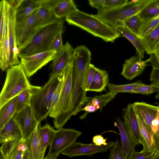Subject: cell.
<instances>
[{
  "label": "cell",
  "instance_id": "816d5d0a",
  "mask_svg": "<svg viewBox=\"0 0 159 159\" xmlns=\"http://www.w3.org/2000/svg\"><path fill=\"white\" fill-rule=\"evenodd\" d=\"M6 1L10 7L17 10L22 2L23 0H9Z\"/></svg>",
  "mask_w": 159,
  "mask_h": 159
},
{
  "label": "cell",
  "instance_id": "7a4b0ae2",
  "mask_svg": "<svg viewBox=\"0 0 159 159\" xmlns=\"http://www.w3.org/2000/svg\"><path fill=\"white\" fill-rule=\"evenodd\" d=\"M68 24L80 28L106 42H113L120 36L116 29L96 17L78 10L65 17Z\"/></svg>",
  "mask_w": 159,
  "mask_h": 159
},
{
  "label": "cell",
  "instance_id": "11a10c76",
  "mask_svg": "<svg viewBox=\"0 0 159 159\" xmlns=\"http://www.w3.org/2000/svg\"><path fill=\"white\" fill-rule=\"evenodd\" d=\"M57 157H49L48 155L46 157L43 159H57Z\"/></svg>",
  "mask_w": 159,
  "mask_h": 159
},
{
  "label": "cell",
  "instance_id": "f1b7e54d",
  "mask_svg": "<svg viewBox=\"0 0 159 159\" xmlns=\"http://www.w3.org/2000/svg\"><path fill=\"white\" fill-rule=\"evenodd\" d=\"M37 128L28 139L29 152L31 159H43L42 157L41 147Z\"/></svg>",
  "mask_w": 159,
  "mask_h": 159
},
{
  "label": "cell",
  "instance_id": "7bdbcfd3",
  "mask_svg": "<svg viewBox=\"0 0 159 159\" xmlns=\"http://www.w3.org/2000/svg\"><path fill=\"white\" fill-rule=\"evenodd\" d=\"M127 0H105L102 9H112L121 6L128 2Z\"/></svg>",
  "mask_w": 159,
  "mask_h": 159
},
{
  "label": "cell",
  "instance_id": "83f0119b",
  "mask_svg": "<svg viewBox=\"0 0 159 159\" xmlns=\"http://www.w3.org/2000/svg\"><path fill=\"white\" fill-rule=\"evenodd\" d=\"M18 96L13 98L0 108V129L16 113Z\"/></svg>",
  "mask_w": 159,
  "mask_h": 159
},
{
  "label": "cell",
  "instance_id": "d590c367",
  "mask_svg": "<svg viewBox=\"0 0 159 159\" xmlns=\"http://www.w3.org/2000/svg\"><path fill=\"white\" fill-rule=\"evenodd\" d=\"M159 24V16L150 20L143 22L139 35L142 38L149 34Z\"/></svg>",
  "mask_w": 159,
  "mask_h": 159
},
{
  "label": "cell",
  "instance_id": "d4e9b609",
  "mask_svg": "<svg viewBox=\"0 0 159 159\" xmlns=\"http://www.w3.org/2000/svg\"><path fill=\"white\" fill-rule=\"evenodd\" d=\"M141 39L147 54H159V24Z\"/></svg>",
  "mask_w": 159,
  "mask_h": 159
},
{
  "label": "cell",
  "instance_id": "ba28073f",
  "mask_svg": "<svg viewBox=\"0 0 159 159\" xmlns=\"http://www.w3.org/2000/svg\"><path fill=\"white\" fill-rule=\"evenodd\" d=\"M82 134L74 129L61 128L56 130L53 140L50 145L48 156L57 157L67 147L75 142Z\"/></svg>",
  "mask_w": 159,
  "mask_h": 159
},
{
  "label": "cell",
  "instance_id": "ee69618b",
  "mask_svg": "<svg viewBox=\"0 0 159 159\" xmlns=\"http://www.w3.org/2000/svg\"><path fill=\"white\" fill-rule=\"evenodd\" d=\"M63 78V76L62 79L52 95L51 102L50 113L52 110L58 100L62 86Z\"/></svg>",
  "mask_w": 159,
  "mask_h": 159
},
{
  "label": "cell",
  "instance_id": "603a6c76",
  "mask_svg": "<svg viewBox=\"0 0 159 159\" xmlns=\"http://www.w3.org/2000/svg\"><path fill=\"white\" fill-rule=\"evenodd\" d=\"M116 29L120 36L126 38L134 46L138 55L143 58L146 52L141 38L124 26L118 27Z\"/></svg>",
  "mask_w": 159,
  "mask_h": 159
},
{
  "label": "cell",
  "instance_id": "e0dca14e",
  "mask_svg": "<svg viewBox=\"0 0 159 159\" xmlns=\"http://www.w3.org/2000/svg\"><path fill=\"white\" fill-rule=\"evenodd\" d=\"M140 132L144 151L159 152V140L149 126L137 114Z\"/></svg>",
  "mask_w": 159,
  "mask_h": 159
},
{
  "label": "cell",
  "instance_id": "ab89813d",
  "mask_svg": "<svg viewBox=\"0 0 159 159\" xmlns=\"http://www.w3.org/2000/svg\"><path fill=\"white\" fill-rule=\"evenodd\" d=\"M63 30L57 33L52 39L48 48V50L59 51L63 47L62 34Z\"/></svg>",
  "mask_w": 159,
  "mask_h": 159
},
{
  "label": "cell",
  "instance_id": "f35d334b",
  "mask_svg": "<svg viewBox=\"0 0 159 159\" xmlns=\"http://www.w3.org/2000/svg\"><path fill=\"white\" fill-rule=\"evenodd\" d=\"M22 137L11 139L1 143L0 150L2 152L6 159Z\"/></svg>",
  "mask_w": 159,
  "mask_h": 159
},
{
  "label": "cell",
  "instance_id": "9a60e30c",
  "mask_svg": "<svg viewBox=\"0 0 159 159\" xmlns=\"http://www.w3.org/2000/svg\"><path fill=\"white\" fill-rule=\"evenodd\" d=\"M59 1L40 0V5L37 9L34 21V26L36 29L59 19L56 18L52 10Z\"/></svg>",
  "mask_w": 159,
  "mask_h": 159
},
{
  "label": "cell",
  "instance_id": "52a82bcc",
  "mask_svg": "<svg viewBox=\"0 0 159 159\" xmlns=\"http://www.w3.org/2000/svg\"><path fill=\"white\" fill-rule=\"evenodd\" d=\"M143 5L139 0H131L116 8L109 9H101L94 15L97 18L116 29L123 26L124 22L138 14L143 9Z\"/></svg>",
  "mask_w": 159,
  "mask_h": 159
},
{
  "label": "cell",
  "instance_id": "9f6ffc18",
  "mask_svg": "<svg viewBox=\"0 0 159 159\" xmlns=\"http://www.w3.org/2000/svg\"><path fill=\"white\" fill-rule=\"evenodd\" d=\"M0 159H6L2 152L0 150Z\"/></svg>",
  "mask_w": 159,
  "mask_h": 159
},
{
  "label": "cell",
  "instance_id": "4dcf8cb0",
  "mask_svg": "<svg viewBox=\"0 0 159 159\" xmlns=\"http://www.w3.org/2000/svg\"><path fill=\"white\" fill-rule=\"evenodd\" d=\"M117 94L108 92L105 94L93 97H87L86 103L91 102L95 106L97 111L99 110L101 111L103 107L115 98Z\"/></svg>",
  "mask_w": 159,
  "mask_h": 159
},
{
  "label": "cell",
  "instance_id": "3957f363",
  "mask_svg": "<svg viewBox=\"0 0 159 159\" xmlns=\"http://www.w3.org/2000/svg\"><path fill=\"white\" fill-rule=\"evenodd\" d=\"M63 77V73L48 81L42 87L31 86L30 106L37 120L46 119L50 111L52 95Z\"/></svg>",
  "mask_w": 159,
  "mask_h": 159
},
{
  "label": "cell",
  "instance_id": "8992f818",
  "mask_svg": "<svg viewBox=\"0 0 159 159\" xmlns=\"http://www.w3.org/2000/svg\"><path fill=\"white\" fill-rule=\"evenodd\" d=\"M27 77L20 64L7 70L6 79L0 95V108L24 90L31 87L32 85Z\"/></svg>",
  "mask_w": 159,
  "mask_h": 159
},
{
  "label": "cell",
  "instance_id": "74e56055",
  "mask_svg": "<svg viewBox=\"0 0 159 159\" xmlns=\"http://www.w3.org/2000/svg\"><path fill=\"white\" fill-rule=\"evenodd\" d=\"M159 153L155 152L144 151L137 152L133 150L129 155L127 159H154Z\"/></svg>",
  "mask_w": 159,
  "mask_h": 159
},
{
  "label": "cell",
  "instance_id": "f6af8a7d",
  "mask_svg": "<svg viewBox=\"0 0 159 159\" xmlns=\"http://www.w3.org/2000/svg\"><path fill=\"white\" fill-rule=\"evenodd\" d=\"M149 127L159 140V110Z\"/></svg>",
  "mask_w": 159,
  "mask_h": 159
},
{
  "label": "cell",
  "instance_id": "4fadbf2b",
  "mask_svg": "<svg viewBox=\"0 0 159 159\" xmlns=\"http://www.w3.org/2000/svg\"><path fill=\"white\" fill-rule=\"evenodd\" d=\"M37 9L22 21L16 22V34L19 49L29 41L37 30L34 26V21Z\"/></svg>",
  "mask_w": 159,
  "mask_h": 159
},
{
  "label": "cell",
  "instance_id": "681fc988",
  "mask_svg": "<svg viewBox=\"0 0 159 159\" xmlns=\"http://www.w3.org/2000/svg\"><path fill=\"white\" fill-rule=\"evenodd\" d=\"M105 0H88L90 5L98 10L102 8Z\"/></svg>",
  "mask_w": 159,
  "mask_h": 159
},
{
  "label": "cell",
  "instance_id": "2e32d148",
  "mask_svg": "<svg viewBox=\"0 0 159 159\" xmlns=\"http://www.w3.org/2000/svg\"><path fill=\"white\" fill-rule=\"evenodd\" d=\"M124 122L136 146L142 144L137 114L132 104H129L124 109Z\"/></svg>",
  "mask_w": 159,
  "mask_h": 159
},
{
  "label": "cell",
  "instance_id": "1f68e13d",
  "mask_svg": "<svg viewBox=\"0 0 159 159\" xmlns=\"http://www.w3.org/2000/svg\"><path fill=\"white\" fill-rule=\"evenodd\" d=\"M29 151L28 140L22 137L13 149L7 159H22L24 153Z\"/></svg>",
  "mask_w": 159,
  "mask_h": 159
},
{
  "label": "cell",
  "instance_id": "484cf974",
  "mask_svg": "<svg viewBox=\"0 0 159 159\" xmlns=\"http://www.w3.org/2000/svg\"><path fill=\"white\" fill-rule=\"evenodd\" d=\"M108 75L104 70L97 68L93 80L87 91L101 92L108 84Z\"/></svg>",
  "mask_w": 159,
  "mask_h": 159
},
{
  "label": "cell",
  "instance_id": "db71d44e",
  "mask_svg": "<svg viewBox=\"0 0 159 159\" xmlns=\"http://www.w3.org/2000/svg\"><path fill=\"white\" fill-rule=\"evenodd\" d=\"M22 159H31L29 151L25 152L24 153Z\"/></svg>",
  "mask_w": 159,
  "mask_h": 159
},
{
  "label": "cell",
  "instance_id": "f5cc1de1",
  "mask_svg": "<svg viewBox=\"0 0 159 159\" xmlns=\"http://www.w3.org/2000/svg\"><path fill=\"white\" fill-rule=\"evenodd\" d=\"M150 85L159 91V82H151Z\"/></svg>",
  "mask_w": 159,
  "mask_h": 159
},
{
  "label": "cell",
  "instance_id": "5bb4252c",
  "mask_svg": "<svg viewBox=\"0 0 159 159\" xmlns=\"http://www.w3.org/2000/svg\"><path fill=\"white\" fill-rule=\"evenodd\" d=\"M74 49L70 43L66 42L57 52L51 66L52 71L49 79L62 73L65 68L72 61Z\"/></svg>",
  "mask_w": 159,
  "mask_h": 159
},
{
  "label": "cell",
  "instance_id": "44dd1931",
  "mask_svg": "<svg viewBox=\"0 0 159 159\" xmlns=\"http://www.w3.org/2000/svg\"><path fill=\"white\" fill-rule=\"evenodd\" d=\"M56 131V130L47 123L38 129L41 154L43 158H44V156L46 148L52 143Z\"/></svg>",
  "mask_w": 159,
  "mask_h": 159
},
{
  "label": "cell",
  "instance_id": "ac0fdd59",
  "mask_svg": "<svg viewBox=\"0 0 159 159\" xmlns=\"http://www.w3.org/2000/svg\"><path fill=\"white\" fill-rule=\"evenodd\" d=\"M139 55L133 56L126 60L123 65L121 75L131 80L140 75L149 62L148 59L143 61Z\"/></svg>",
  "mask_w": 159,
  "mask_h": 159
},
{
  "label": "cell",
  "instance_id": "bcb514c9",
  "mask_svg": "<svg viewBox=\"0 0 159 159\" xmlns=\"http://www.w3.org/2000/svg\"><path fill=\"white\" fill-rule=\"evenodd\" d=\"M107 139H104L101 134L96 135L92 139L93 143L98 146L106 145L108 144V142H107Z\"/></svg>",
  "mask_w": 159,
  "mask_h": 159
},
{
  "label": "cell",
  "instance_id": "6da1fadb",
  "mask_svg": "<svg viewBox=\"0 0 159 159\" xmlns=\"http://www.w3.org/2000/svg\"><path fill=\"white\" fill-rule=\"evenodd\" d=\"M91 61V52L86 46L81 45L74 49L72 59V80L70 118L81 111L86 103L85 75Z\"/></svg>",
  "mask_w": 159,
  "mask_h": 159
},
{
  "label": "cell",
  "instance_id": "8d00e7d4",
  "mask_svg": "<svg viewBox=\"0 0 159 159\" xmlns=\"http://www.w3.org/2000/svg\"><path fill=\"white\" fill-rule=\"evenodd\" d=\"M109 159H125L120 142L117 139L110 148Z\"/></svg>",
  "mask_w": 159,
  "mask_h": 159
},
{
  "label": "cell",
  "instance_id": "277c9868",
  "mask_svg": "<svg viewBox=\"0 0 159 159\" xmlns=\"http://www.w3.org/2000/svg\"><path fill=\"white\" fill-rule=\"evenodd\" d=\"M63 21L59 19L37 29L29 41L19 49L18 57L32 55L48 50L49 45L54 36L63 30Z\"/></svg>",
  "mask_w": 159,
  "mask_h": 159
},
{
  "label": "cell",
  "instance_id": "c3c4849f",
  "mask_svg": "<svg viewBox=\"0 0 159 159\" xmlns=\"http://www.w3.org/2000/svg\"><path fill=\"white\" fill-rule=\"evenodd\" d=\"M152 67L150 80L151 82H159V67L155 66Z\"/></svg>",
  "mask_w": 159,
  "mask_h": 159
},
{
  "label": "cell",
  "instance_id": "f546056e",
  "mask_svg": "<svg viewBox=\"0 0 159 159\" xmlns=\"http://www.w3.org/2000/svg\"><path fill=\"white\" fill-rule=\"evenodd\" d=\"M138 15L143 22L153 19L159 16V0H153Z\"/></svg>",
  "mask_w": 159,
  "mask_h": 159
},
{
  "label": "cell",
  "instance_id": "4316f807",
  "mask_svg": "<svg viewBox=\"0 0 159 159\" xmlns=\"http://www.w3.org/2000/svg\"><path fill=\"white\" fill-rule=\"evenodd\" d=\"M77 10L76 5L72 0H59L52 9L54 15L58 19L66 17Z\"/></svg>",
  "mask_w": 159,
  "mask_h": 159
},
{
  "label": "cell",
  "instance_id": "7dc6e473",
  "mask_svg": "<svg viewBox=\"0 0 159 159\" xmlns=\"http://www.w3.org/2000/svg\"><path fill=\"white\" fill-rule=\"evenodd\" d=\"M85 111V113L80 117L81 119H82L84 118L88 113H93L97 110L95 106L92 103L89 102L86 103V105L81 109V111Z\"/></svg>",
  "mask_w": 159,
  "mask_h": 159
},
{
  "label": "cell",
  "instance_id": "6f0895ef",
  "mask_svg": "<svg viewBox=\"0 0 159 159\" xmlns=\"http://www.w3.org/2000/svg\"><path fill=\"white\" fill-rule=\"evenodd\" d=\"M155 98L156 99H159V91L155 96Z\"/></svg>",
  "mask_w": 159,
  "mask_h": 159
},
{
  "label": "cell",
  "instance_id": "d6986e66",
  "mask_svg": "<svg viewBox=\"0 0 159 159\" xmlns=\"http://www.w3.org/2000/svg\"><path fill=\"white\" fill-rule=\"evenodd\" d=\"M132 104L137 114L149 127L157 116L159 110V106L144 102H136Z\"/></svg>",
  "mask_w": 159,
  "mask_h": 159
},
{
  "label": "cell",
  "instance_id": "b9f144b4",
  "mask_svg": "<svg viewBox=\"0 0 159 159\" xmlns=\"http://www.w3.org/2000/svg\"><path fill=\"white\" fill-rule=\"evenodd\" d=\"M157 90L150 85H146L143 83L134 89L132 93H139L149 95L157 91Z\"/></svg>",
  "mask_w": 159,
  "mask_h": 159
},
{
  "label": "cell",
  "instance_id": "30bf717a",
  "mask_svg": "<svg viewBox=\"0 0 159 159\" xmlns=\"http://www.w3.org/2000/svg\"><path fill=\"white\" fill-rule=\"evenodd\" d=\"M13 117L20 130L22 137L27 140L38 128L40 123L30 106H28L16 112Z\"/></svg>",
  "mask_w": 159,
  "mask_h": 159
},
{
  "label": "cell",
  "instance_id": "680465c9",
  "mask_svg": "<svg viewBox=\"0 0 159 159\" xmlns=\"http://www.w3.org/2000/svg\"><path fill=\"white\" fill-rule=\"evenodd\" d=\"M154 159H159V155H158L157 156V157Z\"/></svg>",
  "mask_w": 159,
  "mask_h": 159
},
{
  "label": "cell",
  "instance_id": "9c48e42d",
  "mask_svg": "<svg viewBox=\"0 0 159 159\" xmlns=\"http://www.w3.org/2000/svg\"><path fill=\"white\" fill-rule=\"evenodd\" d=\"M57 52L48 50L20 58V64L28 77H30L37 71L55 58Z\"/></svg>",
  "mask_w": 159,
  "mask_h": 159
},
{
  "label": "cell",
  "instance_id": "91938a15",
  "mask_svg": "<svg viewBox=\"0 0 159 159\" xmlns=\"http://www.w3.org/2000/svg\"></svg>",
  "mask_w": 159,
  "mask_h": 159
},
{
  "label": "cell",
  "instance_id": "e575fe53",
  "mask_svg": "<svg viewBox=\"0 0 159 159\" xmlns=\"http://www.w3.org/2000/svg\"><path fill=\"white\" fill-rule=\"evenodd\" d=\"M31 96V87L25 89L18 96L16 112L28 106H30Z\"/></svg>",
  "mask_w": 159,
  "mask_h": 159
},
{
  "label": "cell",
  "instance_id": "8fae6325",
  "mask_svg": "<svg viewBox=\"0 0 159 159\" xmlns=\"http://www.w3.org/2000/svg\"><path fill=\"white\" fill-rule=\"evenodd\" d=\"M114 143V142L109 141L106 145L98 146L94 144H85L75 142L61 153L70 157L80 155L90 157L96 153L107 151Z\"/></svg>",
  "mask_w": 159,
  "mask_h": 159
},
{
  "label": "cell",
  "instance_id": "60d3db41",
  "mask_svg": "<svg viewBox=\"0 0 159 159\" xmlns=\"http://www.w3.org/2000/svg\"><path fill=\"white\" fill-rule=\"evenodd\" d=\"M96 69L97 67L91 63L86 72L85 75V87L86 91H87L93 80Z\"/></svg>",
  "mask_w": 159,
  "mask_h": 159
},
{
  "label": "cell",
  "instance_id": "f907efd6",
  "mask_svg": "<svg viewBox=\"0 0 159 159\" xmlns=\"http://www.w3.org/2000/svg\"><path fill=\"white\" fill-rule=\"evenodd\" d=\"M150 55V57L148 59L152 66L159 67V54H152Z\"/></svg>",
  "mask_w": 159,
  "mask_h": 159
},
{
  "label": "cell",
  "instance_id": "cb8c5ba5",
  "mask_svg": "<svg viewBox=\"0 0 159 159\" xmlns=\"http://www.w3.org/2000/svg\"><path fill=\"white\" fill-rule=\"evenodd\" d=\"M22 137L20 130L13 117L0 129L1 143L11 139Z\"/></svg>",
  "mask_w": 159,
  "mask_h": 159
},
{
  "label": "cell",
  "instance_id": "7402d4cb",
  "mask_svg": "<svg viewBox=\"0 0 159 159\" xmlns=\"http://www.w3.org/2000/svg\"><path fill=\"white\" fill-rule=\"evenodd\" d=\"M40 0H23L16 10V22H20L32 14L40 5Z\"/></svg>",
  "mask_w": 159,
  "mask_h": 159
},
{
  "label": "cell",
  "instance_id": "ffe728a7",
  "mask_svg": "<svg viewBox=\"0 0 159 159\" xmlns=\"http://www.w3.org/2000/svg\"><path fill=\"white\" fill-rule=\"evenodd\" d=\"M115 125L118 128L120 139V143L125 159L134 150L136 146L124 122L119 118L116 119Z\"/></svg>",
  "mask_w": 159,
  "mask_h": 159
},
{
  "label": "cell",
  "instance_id": "836d02e7",
  "mask_svg": "<svg viewBox=\"0 0 159 159\" xmlns=\"http://www.w3.org/2000/svg\"><path fill=\"white\" fill-rule=\"evenodd\" d=\"M143 23V22L137 14L125 20L123 22V26L139 37Z\"/></svg>",
  "mask_w": 159,
  "mask_h": 159
},
{
  "label": "cell",
  "instance_id": "d6a6232c",
  "mask_svg": "<svg viewBox=\"0 0 159 159\" xmlns=\"http://www.w3.org/2000/svg\"><path fill=\"white\" fill-rule=\"evenodd\" d=\"M143 83L140 81L121 85H117L109 83L107 86L109 89V92H110L116 93H132L134 89Z\"/></svg>",
  "mask_w": 159,
  "mask_h": 159
},
{
  "label": "cell",
  "instance_id": "5b68a950",
  "mask_svg": "<svg viewBox=\"0 0 159 159\" xmlns=\"http://www.w3.org/2000/svg\"><path fill=\"white\" fill-rule=\"evenodd\" d=\"M63 82L58 100L49 116L53 118L54 127L62 128L70 118L69 113L72 89V61L63 72Z\"/></svg>",
  "mask_w": 159,
  "mask_h": 159
},
{
  "label": "cell",
  "instance_id": "7c38bea8",
  "mask_svg": "<svg viewBox=\"0 0 159 159\" xmlns=\"http://www.w3.org/2000/svg\"><path fill=\"white\" fill-rule=\"evenodd\" d=\"M8 6V32L10 50L9 64L11 67L20 64V61L18 58L19 50L16 32V9Z\"/></svg>",
  "mask_w": 159,
  "mask_h": 159
}]
</instances>
